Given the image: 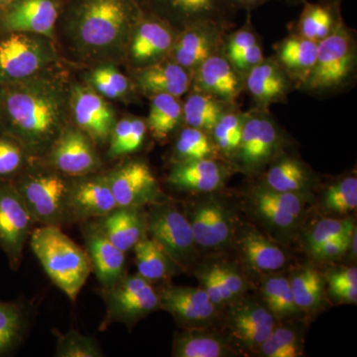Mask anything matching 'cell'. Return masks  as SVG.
Here are the masks:
<instances>
[{
  "label": "cell",
  "instance_id": "1",
  "mask_svg": "<svg viewBox=\"0 0 357 357\" xmlns=\"http://www.w3.org/2000/svg\"><path fill=\"white\" fill-rule=\"evenodd\" d=\"M67 105L62 83L41 73L0 86V123L22 148L41 153L64 129Z\"/></svg>",
  "mask_w": 357,
  "mask_h": 357
},
{
  "label": "cell",
  "instance_id": "2",
  "mask_svg": "<svg viewBox=\"0 0 357 357\" xmlns=\"http://www.w3.org/2000/svg\"><path fill=\"white\" fill-rule=\"evenodd\" d=\"M146 9L143 0H74L66 11V32L84 57H123Z\"/></svg>",
  "mask_w": 357,
  "mask_h": 357
},
{
  "label": "cell",
  "instance_id": "3",
  "mask_svg": "<svg viewBox=\"0 0 357 357\" xmlns=\"http://www.w3.org/2000/svg\"><path fill=\"white\" fill-rule=\"evenodd\" d=\"M30 246L51 281L70 300L76 301L91 272L88 253L57 225L33 230Z\"/></svg>",
  "mask_w": 357,
  "mask_h": 357
},
{
  "label": "cell",
  "instance_id": "4",
  "mask_svg": "<svg viewBox=\"0 0 357 357\" xmlns=\"http://www.w3.org/2000/svg\"><path fill=\"white\" fill-rule=\"evenodd\" d=\"M356 68V39L342 17L319 42L314 67L301 88L314 93L337 91L351 82Z\"/></svg>",
  "mask_w": 357,
  "mask_h": 357
},
{
  "label": "cell",
  "instance_id": "5",
  "mask_svg": "<svg viewBox=\"0 0 357 357\" xmlns=\"http://www.w3.org/2000/svg\"><path fill=\"white\" fill-rule=\"evenodd\" d=\"M0 37V86L41 74L57 59L50 38L25 32Z\"/></svg>",
  "mask_w": 357,
  "mask_h": 357
},
{
  "label": "cell",
  "instance_id": "6",
  "mask_svg": "<svg viewBox=\"0 0 357 357\" xmlns=\"http://www.w3.org/2000/svg\"><path fill=\"white\" fill-rule=\"evenodd\" d=\"M70 183L58 172L37 171L25 174L13 184L35 222L58 227L66 218L70 217Z\"/></svg>",
  "mask_w": 357,
  "mask_h": 357
},
{
  "label": "cell",
  "instance_id": "7",
  "mask_svg": "<svg viewBox=\"0 0 357 357\" xmlns=\"http://www.w3.org/2000/svg\"><path fill=\"white\" fill-rule=\"evenodd\" d=\"M281 146V131L273 117L267 109L256 107L248 112L234 162L243 172L257 173L278 156Z\"/></svg>",
  "mask_w": 357,
  "mask_h": 357
},
{
  "label": "cell",
  "instance_id": "8",
  "mask_svg": "<svg viewBox=\"0 0 357 357\" xmlns=\"http://www.w3.org/2000/svg\"><path fill=\"white\" fill-rule=\"evenodd\" d=\"M103 299L107 305L103 328L110 323L132 325L160 307L158 292L139 274L122 277L112 287L105 288Z\"/></svg>",
  "mask_w": 357,
  "mask_h": 357
},
{
  "label": "cell",
  "instance_id": "9",
  "mask_svg": "<svg viewBox=\"0 0 357 357\" xmlns=\"http://www.w3.org/2000/svg\"><path fill=\"white\" fill-rule=\"evenodd\" d=\"M151 238L178 266H188L197 258V243L189 218L169 204L154 206L146 217Z\"/></svg>",
  "mask_w": 357,
  "mask_h": 357
},
{
  "label": "cell",
  "instance_id": "10",
  "mask_svg": "<svg viewBox=\"0 0 357 357\" xmlns=\"http://www.w3.org/2000/svg\"><path fill=\"white\" fill-rule=\"evenodd\" d=\"M33 222L34 218L13 183L0 182V248L13 269L20 267Z\"/></svg>",
  "mask_w": 357,
  "mask_h": 357
},
{
  "label": "cell",
  "instance_id": "11",
  "mask_svg": "<svg viewBox=\"0 0 357 357\" xmlns=\"http://www.w3.org/2000/svg\"><path fill=\"white\" fill-rule=\"evenodd\" d=\"M177 30L146 9L129 41L128 56L136 70L169 58Z\"/></svg>",
  "mask_w": 357,
  "mask_h": 357
},
{
  "label": "cell",
  "instance_id": "12",
  "mask_svg": "<svg viewBox=\"0 0 357 357\" xmlns=\"http://www.w3.org/2000/svg\"><path fill=\"white\" fill-rule=\"evenodd\" d=\"M147 8L180 31L202 22L227 27L234 13L229 0H146Z\"/></svg>",
  "mask_w": 357,
  "mask_h": 357
},
{
  "label": "cell",
  "instance_id": "13",
  "mask_svg": "<svg viewBox=\"0 0 357 357\" xmlns=\"http://www.w3.org/2000/svg\"><path fill=\"white\" fill-rule=\"evenodd\" d=\"M63 0H13L0 8V32H25L52 38Z\"/></svg>",
  "mask_w": 357,
  "mask_h": 357
},
{
  "label": "cell",
  "instance_id": "14",
  "mask_svg": "<svg viewBox=\"0 0 357 357\" xmlns=\"http://www.w3.org/2000/svg\"><path fill=\"white\" fill-rule=\"evenodd\" d=\"M249 199L261 222L278 234H289L302 218L307 195L275 191L259 184L249 192Z\"/></svg>",
  "mask_w": 357,
  "mask_h": 357
},
{
  "label": "cell",
  "instance_id": "15",
  "mask_svg": "<svg viewBox=\"0 0 357 357\" xmlns=\"http://www.w3.org/2000/svg\"><path fill=\"white\" fill-rule=\"evenodd\" d=\"M117 208H142L161 198L158 182L145 162L135 160L107 176Z\"/></svg>",
  "mask_w": 357,
  "mask_h": 357
},
{
  "label": "cell",
  "instance_id": "16",
  "mask_svg": "<svg viewBox=\"0 0 357 357\" xmlns=\"http://www.w3.org/2000/svg\"><path fill=\"white\" fill-rule=\"evenodd\" d=\"M225 26L202 22L177 31L169 58L192 75L204 61L222 49Z\"/></svg>",
  "mask_w": 357,
  "mask_h": 357
},
{
  "label": "cell",
  "instance_id": "17",
  "mask_svg": "<svg viewBox=\"0 0 357 357\" xmlns=\"http://www.w3.org/2000/svg\"><path fill=\"white\" fill-rule=\"evenodd\" d=\"M197 245L206 250L227 248L234 234V215L223 202L208 198L199 202L188 217Z\"/></svg>",
  "mask_w": 357,
  "mask_h": 357
},
{
  "label": "cell",
  "instance_id": "18",
  "mask_svg": "<svg viewBox=\"0 0 357 357\" xmlns=\"http://www.w3.org/2000/svg\"><path fill=\"white\" fill-rule=\"evenodd\" d=\"M70 109L79 129L96 143L109 139L115 123L114 109L91 86H76L72 89Z\"/></svg>",
  "mask_w": 357,
  "mask_h": 357
},
{
  "label": "cell",
  "instance_id": "19",
  "mask_svg": "<svg viewBox=\"0 0 357 357\" xmlns=\"http://www.w3.org/2000/svg\"><path fill=\"white\" fill-rule=\"evenodd\" d=\"M158 294L160 307L185 326H206L217 314L218 307L202 287L168 286Z\"/></svg>",
  "mask_w": 357,
  "mask_h": 357
},
{
  "label": "cell",
  "instance_id": "20",
  "mask_svg": "<svg viewBox=\"0 0 357 357\" xmlns=\"http://www.w3.org/2000/svg\"><path fill=\"white\" fill-rule=\"evenodd\" d=\"M51 163L59 172L72 177L89 175L100 165L91 138L77 128L63 129L52 145Z\"/></svg>",
  "mask_w": 357,
  "mask_h": 357
},
{
  "label": "cell",
  "instance_id": "21",
  "mask_svg": "<svg viewBox=\"0 0 357 357\" xmlns=\"http://www.w3.org/2000/svg\"><path fill=\"white\" fill-rule=\"evenodd\" d=\"M191 89L234 103L244 89V77L230 64L222 49L192 73Z\"/></svg>",
  "mask_w": 357,
  "mask_h": 357
},
{
  "label": "cell",
  "instance_id": "22",
  "mask_svg": "<svg viewBox=\"0 0 357 357\" xmlns=\"http://www.w3.org/2000/svg\"><path fill=\"white\" fill-rule=\"evenodd\" d=\"M271 312L257 301H243L231 305L229 326L239 344L248 351H258L276 326Z\"/></svg>",
  "mask_w": 357,
  "mask_h": 357
},
{
  "label": "cell",
  "instance_id": "23",
  "mask_svg": "<svg viewBox=\"0 0 357 357\" xmlns=\"http://www.w3.org/2000/svg\"><path fill=\"white\" fill-rule=\"evenodd\" d=\"M117 208L107 176H81L70 183V217L102 218Z\"/></svg>",
  "mask_w": 357,
  "mask_h": 357
},
{
  "label": "cell",
  "instance_id": "24",
  "mask_svg": "<svg viewBox=\"0 0 357 357\" xmlns=\"http://www.w3.org/2000/svg\"><path fill=\"white\" fill-rule=\"evenodd\" d=\"M295 86L275 57L263 59L244 77V89L257 107L267 109L272 103L284 102Z\"/></svg>",
  "mask_w": 357,
  "mask_h": 357
},
{
  "label": "cell",
  "instance_id": "25",
  "mask_svg": "<svg viewBox=\"0 0 357 357\" xmlns=\"http://www.w3.org/2000/svg\"><path fill=\"white\" fill-rule=\"evenodd\" d=\"M136 84L143 95H170L181 98L191 89L192 74L167 58L149 67L136 70Z\"/></svg>",
  "mask_w": 357,
  "mask_h": 357
},
{
  "label": "cell",
  "instance_id": "26",
  "mask_svg": "<svg viewBox=\"0 0 357 357\" xmlns=\"http://www.w3.org/2000/svg\"><path fill=\"white\" fill-rule=\"evenodd\" d=\"M229 168L215 159L178 162L173 167L168 182L183 191L211 192L225 185Z\"/></svg>",
  "mask_w": 357,
  "mask_h": 357
},
{
  "label": "cell",
  "instance_id": "27",
  "mask_svg": "<svg viewBox=\"0 0 357 357\" xmlns=\"http://www.w3.org/2000/svg\"><path fill=\"white\" fill-rule=\"evenodd\" d=\"M84 236L91 270L103 287H112L123 277L126 252L110 243L98 225L89 227Z\"/></svg>",
  "mask_w": 357,
  "mask_h": 357
},
{
  "label": "cell",
  "instance_id": "28",
  "mask_svg": "<svg viewBox=\"0 0 357 357\" xmlns=\"http://www.w3.org/2000/svg\"><path fill=\"white\" fill-rule=\"evenodd\" d=\"M98 227L110 243L126 252L145 237L147 220L140 208H116L100 218Z\"/></svg>",
  "mask_w": 357,
  "mask_h": 357
},
{
  "label": "cell",
  "instance_id": "29",
  "mask_svg": "<svg viewBox=\"0 0 357 357\" xmlns=\"http://www.w3.org/2000/svg\"><path fill=\"white\" fill-rule=\"evenodd\" d=\"M318 43L301 35L291 34L277 46L275 58L295 86H302L314 67Z\"/></svg>",
  "mask_w": 357,
  "mask_h": 357
},
{
  "label": "cell",
  "instance_id": "30",
  "mask_svg": "<svg viewBox=\"0 0 357 357\" xmlns=\"http://www.w3.org/2000/svg\"><path fill=\"white\" fill-rule=\"evenodd\" d=\"M263 184L275 191L309 195L314 185L311 170L291 156H277L271 162Z\"/></svg>",
  "mask_w": 357,
  "mask_h": 357
},
{
  "label": "cell",
  "instance_id": "31",
  "mask_svg": "<svg viewBox=\"0 0 357 357\" xmlns=\"http://www.w3.org/2000/svg\"><path fill=\"white\" fill-rule=\"evenodd\" d=\"M222 51L230 64L243 77L261 62L264 59L262 47L251 24L250 16L243 26L223 40Z\"/></svg>",
  "mask_w": 357,
  "mask_h": 357
},
{
  "label": "cell",
  "instance_id": "32",
  "mask_svg": "<svg viewBox=\"0 0 357 357\" xmlns=\"http://www.w3.org/2000/svg\"><path fill=\"white\" fill-rule=\"evenodd\" d=\"M239 250L244 261L260 272L277 271L287 260L283 249L255 230H248L239 239Z\"/></svg>",
  "mask_w": 357,
  "mask_h": 357
},
{
  "label": "cell",
  "instance_id": "33",
  "mask_svg": "<svg viewBox=\"0 0 357 357\" xmlns=\"http://www.w3.org/2000/svg\"><path fill=\"white\" fill-rule=\"evenodd\" d=\"M172 352L177 357H225L234 354L227 340L199 328L176 335Z\"/></svg>",
  "mask_w": 357,
  "mask_h": 357
},
{
  "label": "cell",
  "instance_id": "34",
  "mask_svg": "<svg viewBox=\"0 0 357 357\" xmlns=\"http://www.w3.org/2000/svg\"><path fill=\"white\" fill-rule=\"evenodd\" d=\"M234 105L215 96L192 91L183 105V121L190 128L211 134L220 117Z\"/></svg>",
  "mask_w": 357,
  "mask_h": 357
},
{
  "label": "cell",
  "instance_id": "35",
  "mask_svg": "<svg viewBox=\"0 0 357 357\" xmlns=\"http://www.w3.org/2000/svg\"><path fill=\"white\" fill-rule=\"evenodd\" d=\"M340 4L310 3L304 2V8L298 20L297 34L319 43L333 31L342 18Z\"/></svg>",
  "mask_w": 357,
  "mask_h": 357
},
{
  "label": "cell",
  "instance_id": "36",
  "mask_svg": "<svg viewBox=\"0 0 357 357\" xmlns=\"http://www.w3.org/2000/svg\"><path fill=\"white\" fill-rule=\"evenodd\" d=\"M147 128L155 138L164 140L183 121V105L178 98L170 95L151 96Z\"/></svg>",
  "mask_w": 357,
  "mask_h": 357
},
{
  "label": "cell",
  "instance_id": "37",
  "mask_svg": "<svg viewBox=\"0 0 357 357\" xmlns=\"http://www.w3.org/2000/svg\"><path fill=\"white\" fill-rule=\"evenodd\" d=\"M133 249L138 274L143 278L156 281L170 275L172 264L175 263L154 239L143 237Z\"/></svg>",
  "mask_w": 357,
  "mask_h": 357
},
{
  "label": "cell",
  "instance_id": "38",
  "mask_svg": "<svg viewBox=\"0 0 357 357\" xmlns=\"http://www.w3.org/2000/svg\"><path fill=\"white\" fill-rule=\"evenodd\" d=\"M26 325L24 307L16 302L0 301V356H8L20 344Z\"/></svg>",
  "mask_w": 357,
  "mask_h": 357
},
{
  "label": "cell",
  "instance_id": "39",
  "mask_svg": "<svg viewBox=\"0 0 357 357\" xmlns=\"http://www.w3.org/2000/svg\"><path fill=\"white\" fill-rule=\"evenodd\" d=\"M290 281L294 301L301 311H314L324 299V280L312 267H305L293 275Z\"/></svg>",
  "mask_w": 357,
  "mask_h": 357
},
{
  "label": "cell",
  "instance_id": "40",
  "mask_svg": "<svg viewBox=\"0 0 357 357\" xmlns=\"http://www.w3.org/2000/svg\"><path fill=\"white\" fill-rule=\"evenodd\" d=\"M261 296L263 304L277 321L292 318L300 312L294 301L290 281L285 277L271 276L265 279Z\"/></svg>",
  "mask_w": 357,
  "mask_h": 357
},
{
  "label": "cell",
  "instance_id": "41",
  "mask_svg": "<svg viewBox=\"0 0 357 357\" xmlns=\"http://www.w3.org/2000/svg\"><path fill=\"white\" fill-rule=\"evenodd\" d=\"M248 114V112H239L234 107L220 117L211 133L218 153L227 157L234 156L241 144Z\"/></svg>",
  "mask_w": 357,
  "mask_h": 357
},
{
  "label": "cell",
  "instance_id": "42",
  "mask_svg": "<svg viewBox=\"0 0 357 357\" xmlns=\"http://www.w3.org/2000/svg\"><path fill=\"white\" fill-rule=\"evenodd\" d=\"M218 148L211 134L201 129L187 128L181 131L175 144V157L178 162L196 161V160L215 159Z\"/></svg>",
  "mask_w": 357,
  "mask_h": 357
},
{
  "label": "cell",
  "instance_id": "43",
  "mask_svg": "<svg viewBox=\"0 0 357 357\" xmlns=\"http://www.w3.org/2000/svg\"><path fill=\"white\" fill-rule=\"evenodd\" d=\"M146 122L137 117H128L115 123L110 135L109 154L122 156L139 149L146 136Z\"/></svg>",
  "mask_w": 357,
  "mask_h": 357
},
{
  "label": "cell",
  "instance_id": "44",
  "mask_svg": "<svg viewBox=\"0 0 357 357\" xmlns=\"http://www.w3.org/2000/svg\"><path fill=\"white\" fill-rule=\"evenodd\" d=\"M258 351L266 357L301 356L303 354L302 337L292 326L276 325Z\"/></svg>",
  "mask_w": 357,
  "mask_h": 357
},
{
  "label": "cell",
  "instance_id": "45",
  "mask_svg": "<svg viewBox=\"0 0 357 357\" xmlns=\"http://www.w3.org/2000/svg\"><path fill=\"white\" fill-rule=\"evenodd\" d=\"M91 88L103 98L121 100L131 93L130 81L114 66L96 68L91 75Z\"/></svg>",
  "mask_w": 357,
  "mask_h": 357
},
{
  "label": "cell",
  "instance_id": "46",
  "mask_svg": "<svg viewBox=\"0 0 357 357\" xmlns=\"http://www.w3.org/2000/svg\"><path fill=\"white\" fill-rule=\"evenodd\" d=\"M324 206L331 213H344L356 210L357 178L345 177L331 185L324 195Z\"/></svg>",
  "mask_w": 357,
  "mask_h": 357
},
{
  "label": "cell",
  "instance_id": "47",
  "mask_svg": "<svg viewBox=\"0 0 357 357\" xmlns=\"http://www.w3.org/2000/svg\"><path fill=\"white\" fill-rule=\"evenodd\" d=\"M57 340L56 356L59 357H100L102 351L93 337L82 335L77 331L62 333L53 331Z\"/></svg>",
  "mask_w": 357,
  "mask_h": 357
},
{
  "label": "cell",
  "instance_id": "48",
  "mask_svg": "<svg viewBox=\"0 0 357 357\" xmlns=\"http://www.w3.org/2000/svg\"><path fill=\"white\" fill-rule=\"evenodd\" d=\"M354 222L351 220H319L307 236V250L311 252L326 241L344 234V232L354 229Z\"/></svg>",
  "mask_w": 357,
  "mask_h": 357
},
{
  "label": "cell",
  "instance_id": "49",
  "mask_svg": "<svg viewBox=\"0 0 357 357\" xmlns=\"http://www.w3.org/2000/svg\"><path fill=\"white\" fill-rule=\"evenodd\" d=\"M197 277L199 281V287L206 291L215 306L222 307L234 304L222 281L218 278V274L215 273L213 265L199 270L197 272Z\"/></svg>",
  "mask_w": 357,
  "mask_h": 357
},
{
  "label": "cell",
  "instance_id": "50",
  "mask_svg": "<svg viewBox=\"0 0 357 357\" xmlns=\"http://www.w3.org/2000/svg\"><path fill=\"white\" fill-rule=\"evenodd\" d=\"M23 148L10 136L0 137V178L10 177L21 168Z\"/></svg>",
  "mask_w": 357,
  "mask_h": 357
},
{
  "label": "cell",
  "instance_id": "51",
  "mask_svg": "<svg viewBox=\"0 0 357 357\" xmlns=\"http://www.w3.org/2000/svg\"><path fill=\"white\" fill-rule=\"evenodd\" d=\"M213 267L234 303L241 300L248 291V282L239 271L238 268L229 263L215 264Z\"/></svg>",
  "mask_w": 357,
  "mask_h": 357
},
{
  "label": "cell",
  "instance_id": "52",
  "mask_svg": "<svg viewBox=\"0 0 357 357\" xmlns=\"http://www.w3.org/2000/svg\"><path fill=\"white\" fill-rule=\"evenodd\" d=\"M354 229H356V227L344 232L342 236L335 237V238L330 239V241L321 244L318 248L311 251L312 257L314 259L319 260V261H330V260L337 259L349 251V243H351Z\"/></svg>",
  "mask_w": 357,
  "mask_h": 357
},
{
  "label": "cell",
  "instance_id": "53",
  "mask_svg": "<svg viewBox=\"0 0 357 357\" xmlns=\"http://www.w3.org/2000/svg\"><path fill=\"white\" fill-rule=\"evenodd\" d=\"M328 283L330 288L342 287V286L357 285V270L356 267L344 268L335 270L328 275Z\"/></svg>",
  "mask_w": 357,
  "mask_h": 357
},
{
  "label": "cell",
  "instance_id": "54",
  "mask_svg": "<svg viewBox=\"0 0 357 357\" xmlns=\"http://www.w3.org/2000/svg\"><path fill=\"white\" fill-rule=\"evenodd\" d=\"M333 297L344 303H356L357 285L342 286L333 289H328Z\"/></svg>",
  "mask_w": 357,
  "mask_h": 357
},
{
  "label": "cell",
  "instance_id": "55",
  "mask_svg": "<svg viewBox=\"0 0 357 357\" xmlns=\"http://www.w3.org/2000/svg\"><path fill=\"white\" fill-rule=\"evenodd\" d=\"M269 1H271V0H229L230 6L236 11L238 9L252 10V9L257 8V7L261 6Z\"/></svg>",
  "mask_w": 357,
  "mask_h": 357
},
{
  "label": "cell",
  "instance_id": "56",
  "mask_svg": "<svg viewBox=\"0 0 357 357\" xmlns=\"http://www.w3.org/2000/svg\"><path fill=\"white\" fill-rule=\"evenodd\" d=\"M356 229H354V234H352V236L351 238V243H349V250L351 251V255L352 258L356 257L357 253V236H356Z\"/></svg>",
  "mask_w": 357,
  "mask_h": 357
},
{
  "label": "cell",
  "instance_id": "57",
  "mask_svg": "<svg viewBox=\"0 0 357 357\" xmlns=\"http://www.w3.org/2000/svg\"><path fill=\"white\" fill-rule=\"evenodd\" d=\"M342 0H319V2L323 3H331V4H340Z\"/></svg>",
  "mask_w": 357,
  "mask_h": 357
},
{
  "label": "cell",
  "instance_id": "58",
  "mask_svg": "<svg viewBox=\"0 0 357 357\" xmlns=\"http://www.w3.org/2000/svg\"><path fill=\"white\" fill-rule=\"evenodd\" d=\"M286 1H287L288 3L290 4H300L304 3V2L307 1V0H286Z\"/></svg>",
  "mask_w": 357,
  "mask_h": 357
},
{
  "label": "cell",
  "instance_id": "59",
  "mask_svg": "<svg viewBox=\"0 0 357 357\" xmlns=\"http://www.w3.org/2000/svg\"><path fill=\"white\" fill-rule=\"evenodd\" d=\"M13 0H0V8H2V7L6 6L7 4L10 3V2H13Z\"/></svg>",
  "mask_w": 357,
  "mask_h": 357
},
{
  "label": "cell",
  "instance_id": "60",
  "mask_svg": "<svg viewBox=\"0 0 357 357\" xmlns=\"http://www.w3.org/2000/svg\"><path fill=\"white\" fill-rule=\"evenodd\" d=\"M0 126H1V123H0Z\"/></svg>",
  "mask_w": 357,
  "mask_h": 357
}]
</instances>
